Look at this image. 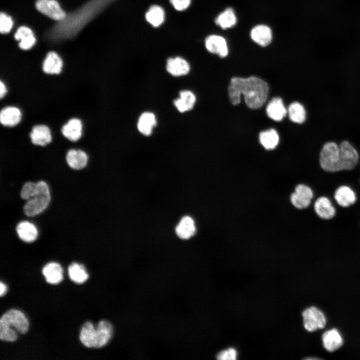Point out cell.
I'll list each match as a JSON object with an SVG mask.
<instances>
[{
  "label": "cell",
  "instance_id": "obj_30",
  "mask_svg": "<svg viewBox=\"0 0 360 360\" xmlns=\"http://www.w3.org/2000/svg\"><path fill=\"white\" fill-rule=\"evenodd\" d=\"M68 274L70 280L78 284L84 283L88 278V274L84 266L76 262L70 264Z\"/></svg>",
  "mask_w": 360,
  "mask_h": 360
},
{
  "label": "cell",
  "instance_id": "obj_21",
  "mask_svg": "<svg viewBox=\"0 0 360 360\" xmlns=\"http://www.w3.org/2000/svg\"><path fill=\"white\" fill-rule=\"evenodd\" d=\"M177 236L182 240H188L196 232V224L193 218L188 216H183L175 228Z\"/></svg>",
  "mask_w": 360,
  "mask_h": 360
},
{
  "label": "cell",
  "instance_id": "obj_23",
  "mask_svg": "<svg viewBox=\"0 0 360 360\" xmlns=\"http://www.w3.org/2000/svg\"><path fill=\"white\" fill-rule=\"evenodd\" d=\"M324 348L328 352H333L338 349L343 344V339L336 328L324 332L322 337Z\"/></svg>",
  "mask_w": 360,
  "mask_h": 360
},
{
  "label": "cell",
  "instance_id": "obj_4",
  "mask_svg": "<svg viewBox=\"0 0 360 360\" xmlns=\"http://www.w3.org/2000/svg\"><path fill=\"white\" fill-rule=\"evenodd\" d=\"M113 328L106 320H101L96 326L90 322L82 326L79 338L81 343L88 348H100L106 345L111 339Z\"/></svg>",
  "mask_w": 360,
  "mask_h": 360
},
{
  "label": "cell",
  "instance_id": "obj_25",
  "mask_svg": "<svg viewBox=\"0 0 360 360\" xmlns=\"http://www.w3.org/2000/svg\"><path fill=\"white\" fill-rule=\"evenodd\" d=\"M21 119L22 112L16 107L8 106L0 111V122L5 126H14L19 124Z\"/></svg>",
  "mask_w": 360,
  "mask_h": 360
},
{
  "label": "cell",
  "instance_id": "obj_15",
  "mask_svg": "<svg viewBox=\"0 0 360 360\" xmlns=\"http://www.w3.org/2000/svg\"><path fill=\"white\" fill-rule=\"evenodd\" d=\"M314 208L316 215L323 220H330L336 214L335 208L330 200L324 196H320L316 200Z\"/></svg>",
  "mask_w": 360,
  "mask_h": 360
},
{
  "label": "cell",
  "instance_id": "obj_29",
  "mask_svg": "<svg viewBox=\"0 0 360 360\" xmlns=\"http://www.w3.org/2000/svg\"><path fill=\"white\" fill-rule=\"evenodd\" d=\"M279 140V136L276 130L274 128L264 130L259 134L260 142L266 150L275 148L278 144Z\"/></svg>",
  "mask_w": 360,
  "mask_h": 360
},
{
  "label": "cell",
  "instance_id": "obj_26",
  "mask_svg": "<svg viewBox=\"0 0 360 360\" xmlns=\"http://www.w3.org/2000/svg\"><path fill=\"white\" fill-rule=\"evenodd\" d=\"M63 62L60 57L55 52L48 53L42 64L43 71L50 74H58L62 72Z\"/></svg>",
  "mask_w": 360,
  "mask_h": 360
},
{
  "label": "cell",
  "instance_id": "obj_36",
  "mask_svg": "<svg viewBox=\"0 0 360 360\" xmlns=\"http://www.w3.org/2000/svg\"><path fill=\"white\" fill-rule=\"evenodd\" d=\"M237 352L234 348H229L219 352L216 355L219 360H234L236 358Z\"/></svg>",
  "mask_w": 360,
  "mask_h": 360
},
{
  "label": "cell",
  "instance_id": "obj_2",
  "mask_svg": "<svg viewBox=\"0 0 360 360\" xmlns=\"http://www.w3.org/2000/svg\"><path fill=\"white\" fill-rule=\"evenodd\" d=\"M268 90L267 82L258 77H234L230 80L228 94L233 105L238 104L243 95L245 103L249 108L258 109L266 102Z\"/></svg>",
  "mask_w": 360,
  "mask_h": 360
},
{
  "label": "cell",
  "instance_id": "obj_6",
  "mask_svg": "<svg viewBox=\"0 0 360 360\" xmlns=\"http://www.w3.org/2000/svg\"><path fill=\"white\" fill-rule=\"evenodd\" d=\"M319 161L321 168L326 172H334L342 170L340 146L332 142L326 143L320 150Z\"/></svg>",
  "mask_w": 360,
  "mask_h": 360
},
{
  "label": "cell",
  "instance_id": "obj_37",
  "mask_svg": "<svg viewBox=\"0 0 360 360\" xmlns=\"http://www.w3.org/2000/svg\"><path fill=\"white\" fill-rule=\"evenodd\" d=\"M171 4L178 11L187 9L191 3V0H169Z\"/></svg>",
  "mask_w": 360,
  "mask_h": 360
},
{
  "label": "cell",
  "instance_id": "obj_13",
  "mask_svg": "<svg viewBox=\"0 0 360 360\" xmlns=\"http://www.w3.org/2000/svg\"><path fill=\"white\" fill-rule=\"evenodd\" d=\"M157 124L156 114L149 111L144 112L140 114L138 120L136 127L138 132L146 136L152 135Z\"/></svg>",
  "mask_w": 360,
  "mask_h": 360
},
{
  "label": "cell",
  "instance_id": "obj_17",
  "mask_svg": "<svg viewBox=\"0 0 360 360\" xmlns=\"http://www.w3.org/2000/svg\"><path fill=\"white\" fill-rule=\"evenodd\" d=\"M30 136L32 142L36 146H44L52 141V134L48 126L44 124L34 126Z\"/></svg>",
  "mask_w": 360,
  "mask_h": 360
},
{
  "label": "cell",
  "instance_id": "obj_38",
  "mask_svg": "<svg viewBox=\"0 0 360 360\" xmlns=\"http://www.w3.org/2000/svg\"><path fill=\"white\" fill-rule=\"evenodd\" d=\"M7 92L6 87L4 84L0 80V98H2Z\"/></svg>",
  "mask_w": 360,
  "mask_h": 360
},
{
  "label": "cell",
  "instance_id": "obj_18",
  "mask_svg": "<svg viewBox=\"0 0 360 360\" xmlns=\"http://www.w3.org/2000/svg\"><path fill=\"white\" fill-rule=\"evenodd\" d=\"M334 196L337 204L342 208L349 207L356 200L355 192L346 185L338 187L334 192Z\"/></svg>",
  "mask_w": 360,
  "mask_h": 360
},
{
  "label": "cell",
  "instance_id": "obj_7",
  "mask_svg": "<svg viewBox=\"0 0 360 360\" xmlns=\"http://www.w3.org/2000/svg\"><path fill=\"white\" fill-rule=\"evenodd\" d=\"M302 316L304 327L308 332L322 329L326 324V318L324 313L316 306H310L305 309Z\"/></svg>",
  "mask_w": 360,
  "mask_h": 360
},
{
  "label": "cell",
  "instance_id": "obj_39",
  "mask_svg": "<svg viewBox=\"0 0 360 360\" xmlns=\"http://www.w3.org/2000/svg\"><path fill=\"white\" fill-rule=\"evenodd\" d=\"M0 295L1 296H2L7 292V286L5 284L2 282H0Z\"/></svg>",
  "mask_w": 360,
  "mask_h": 360
},
{
  "label": "cell",
  "instance_id": "obj_5",
  "mask_svg": "<svg viewBox=\"0 0 360 360\" xmlns=\"http://www.w3.org/2000/svg\"><path fill=\"white\" fill-rule=\"evenodd\" d=\"M37 184L36 194L26 200L23 207V212L27 216L33 217L40 214L48 208L51 200L48 184L44 180H39Z\"/></svg>",
  "mask_w": 360,
  "mask_h": 360
},
{
  "label": "cell",
  "instance_id": "obj_22",
  "mask_svg": "<svg viewBox=\"0 0 360 360\" xmlns=\"http://www.w3.org/2000/svg\"><path fill=\"white\" fill-rule=\"evenodd\" d=\"M266 113L270 119L279 122L286 116L288 112L282 99L276 97L272 98L267 104Z\"/></svg>",
  "mask_w": 360,
  "mask_h": 360
},
{
  "label": "cell",
  "instance_id": "obj_8",
  "mask_svg": "<svg viewBox=\"0 0 360 360\" xmlns=\"http://www.w3.org/2000/svg\"><path fill=\"white\" fill-rule=\"evenodd\" d=\"M314 197L312 189L304 184H298L290 196L292 204L298 209L307 208L310 204Z\"/></svg>",
  "mask_w": 360,
  "mask_h": 360
},
{
  "label": "cell",
  "instance_id": "obj_24",
  "mask_svg": "<svg viewBox=\"0 0 360 360\" xmlns=\"http://www.w3.org/2000/svg\"><path fill=\"white\" fill-rule=\"evenodd\" d=\"M61 131L62 135L68 140L76 142L82 135V122L76 118H72L62 126Z\"/></svg>",
  "mask_w": 360,
  "mask_h": 360
},
{
  "label": "cell",
  "instance_id": "obj_12",
  "mask_svg": "<svg viewBox=\"0 0 360 360\" xmlns=\"http://www.w3.org/2000/svg\"><path fill=\"white\" fill-rule=\"evenodd\" d=\"M178 96L173 102L178 112L185 113L193 109L196 104V98L192 91L183 90L180 92Z\"/></svg>",
  "mask_w": 360,
  "mask_h": 360
},
{
  "label": "cell",
  "instance_id": "obj_32",
  "mask_svg": "<svg viewBox=\"0 0 360 360\" xmlns=\"http://www.w3.org/2000/svg\"><path fill=\"white\" fill-rule=\"evenodd\" d=\"M290 120L293 122L302 124L305 120L306 113L304 106L298 102H294L290 104L288 110Z\"/></svg>",
  "mask_w": 360,
  "mask_h": 360
},
{
  "label": "cell",
  "instance_id": "obj_31",
  "mask_svg": "<svg viewBox=\"0 0 360 360\" xmlns=\"http://www.w3.org/2000/svg\"><path fill=\"white\" fill-rule=\"evenodd\" d=\"M146 21L154 28H158L164 22L165 12L160 6L152 5L145 14Z\"/></svg>",
  "mask_w": 360,
  "mask_h": 360
},
{
  "label": "cell",
  "instance_id": "obj_3",
  "mask_svg": "<svg viewBox=\"0 0 360 360\" xmlns=\"http://www.w3.org/2000/svg\"><path fill=\"white\" fill-rule=\"evenodd\" d=\"M29 328V322L20 310L12 308L5 312L0 318V338L2 340L14 342L19 334H24Z\"/></svg>",
  "mask_w": 360,
  "mask_h": 360
},
{
  "label": "cell",
  "instance_id": "obj_11",
  "mask_svg": "<svg viewBox=\"0 0 360 360\" xmlns=\"http://www.w3.org/2000/svg\"><path fill=\"white\" fill-rule=\"evenodd\" d=\"M166 70L172 76L180 77L188 74L190 67L186 60L180 56H176L168 59Z\"/></svg>",
  "mask_w": 360,
  "mask_h": 360
},
{
  "label": "cell",
  "instance_id": "obj_14",
  "mask_svg": "<svg viewBox=\"0 0 360 360\" xmlns=\"http://www.w3.org/2000/svg\"><path fill=\"white\" fill-rule=\"evenodd\" d=\"M16 230L19 238L25 242H32L38 237V232L36 226L28 220L19 222L16 226Z\"/></svg>",
  "mask_w": 360,
  "mask_h": 360
},
{
  "label": "cell",
  "instance_id": "obj_10",
  "mask_svg": "<svg viewBox=\"0 0 360 360\" xmlns=\"http://www.w3.org/2000/svg\"><path fill=\"white\" fill-rule=\"evenodd\" d=\"M340 162L342 170H350L354 169L358 160V154L355 148L346 140L340 145Z\"/></svg>",
  "mask_w": 360,
  "mask_h": 360
},
{
  "label": "cell",
  "instance_id": "obj_9",
  "mask_svg": "<svg viewBox=\"0 0 360 360\" xmlns=\"http://www.w3.org/2000/svg\"><path fill=\"white\" fill-rule=\"evenodd\" d=\"M36 7L42 14L58 22L62 20L66 16L56 0H37Z\"/></svg>",
  "mask_w": 360,
  "mask_h": 360
},
{
  "label": "cell",
  "instance_id": "obj_27",
  "mask_svg": "<svg viewBox=\"0 0 360 360\" xmlns=\"http://www.w3.org/2000/svg\"><path fill=\"white\" fill-rule=\"evenodd\" d=\"M14 37L16 40H20L19 46L24 50L32 48L36 43V39L32 30L26 26L18 28Z\"/></svg>",
  "mask_w": 360,
  "mask_h": 360
},
{
  "label": "cell",
  "instance_id": "obj_28",
  "mask_svg": "<svg viewBox=\"0 0 360 360\" xmlns=\"http://www.w3.org/2000/svg\"><path fill=\"white\" fill-rule=\"evenodd\" d=\"M250 36L252 39L258 44L266 46L272 41V30L266 26L258 25L252 30Z\"/></svg>",
  "mask_w": 360,
  "mask_h": 360
},
{
  "label": "cell",
  "instance_id": "obj_34",
  "mask_svg": "<svg viewBox=\"0 0 360 360\" xmlns=\"http://www.w3.org/2000/svg\"><path fill=\"white\" fill-rule=\"evenodd\" d=\"M37 191V182L31 181L26 182L22 185L20 190V198L24 200H28L34 196Z\"/></svg>",
  "mask_w": 360,
  "mask_h": 360
},
{
  "label": "cell",
  "instance_id": "obj_20",
  "mask_svg": "<svg viewBox=\"0 0 360 360\" xmlns=\"http://www.w3.org/2000/svg\"><path fill=\"white\" fill-rule=\"evenodd\" d=\"M42 274L46 282L52 284L60 283L64 278L62 268L56 262L46 264L42 269Z\"/></svg>",
  "mask_w": 360,
  "mask_h": 360
},
{
  "label": "cell",
  "instance_id": "obj_33",
  "mask_svg": "<svg viewBox=\"0 0 360 360\" xmlns=\"http://www.w3.org/2000/svg\"><path fill=\"white\" fill-rule=\"evenodd\" d=\"M215 22L223 29L233 26L236 22V18L233 10L228 8L216 18Z\"/></svg>",
  "mask_w": 360,
  "mask_h": 360
},
{
  "label": "cell",
  "instance_id": "obj_19",
  "mask_svg": "<svg viewBox=\"0 0 360 360\" xmlns=\"http://www.w3.org/2000/svg\"><path fill=\"white\" fill-rule=\"evenodd\" d=\"M66 160L68 166L72 169L81 170L88 162V156L81 150L70 149L67 152Z\"/></svg>",
  "mask_w": 360,
  "mask_h": 360
},
{
  "label": "cell",
  "instance_id": "obj_16",
  "mask_svg": "<svg viewBox=\"0 0 360 360\" xmlns=\"http://www.w3.org/2000/svg\"><path fill=\"white\" fill-rule=\"evenodd\" d=\"M205 46L207 50L212 54H217L224 58L228 54V48L224 38L220 36L210 35L205 40Z\"/></svg>",
  "mask_w": 360,
  "mask_h": 360
},
{
  "label": "cell",
  "instance_id": "obj_35",
  "mask_svg": "<svg viewBox=\"0 0 360 360\" xmlns=\"http://www.w3.org/2000/svg\"><path fill=\"white\" fill-rule=\"evenodd\" d=\"M13 21L12 18L6 14L1 12L0 14V31L2 34H7L12 28Z\"/></svg>",
  "mask_w": 360,
  "mask_h": 360
},
{
  "label": "cell",
  "instance_id": "obj_1",
  "mask_svg": "<svg viewBox=\"0 0 360 360\" xmlns=\"http://www.w3.org/2000/svg\"><path fill=\"white\" fill-rule=\"evenodd\" d=\"M116 0H90L75 12L66 15L50 31L48 36L54 41L72 38L108 6Z\"/></svg>",
  "mask_w": 360,
  "mask_h": 360
}]
</instances>
